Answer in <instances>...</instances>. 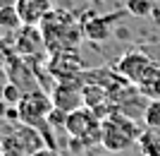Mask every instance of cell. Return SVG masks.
Instances as JSON below:
<instances>
[{
    "instance_id": "obj_10",
    "label": "cell",
    "mask_w": 160,
    "mask_h": 156,
    "mask_svg": "<svg viewBox=\"0 0 160 156\" xmlns=\"http://www.w3.org/2000/svg\"><path fill=\"white\" fill-rule=\"evenodd\" d=\"M115 14H105V17H93V19H86L81 24L84 29V36L91 41H105L110 36V27H112Z\"/></svg>"
},
{
    "instance_id": "obj_4",
    "label": "cell",
    "mask_w": 160,
    "mask_h": 156,
    "mask_svg": "<svg viewBox=\"0 0 160 156\" xmlns=\"http://www.w3.org/2000/svg\"><path fill=\"white\" fill-rule=\"evenodd\" d=\"M17 108H19L22 125L41 130L48 122V113L53 110V101H50V96H46L43 91H31V94L22 96V101L17 103Z\"/></svg>"
},
{
    "instance_id": "obj_14",
    "label": "cell",
    "mask_w": 160,
    "mask_h": 156,
    "mask_svg": "<svg viewBox=\"0 0 160 156\" xmlns=\"http://www.w3.org/2000/svg\"><path fill=\"white\" fill-rule=\"evenodd\" d=\"M22 27H24V24H22V17H19V12H17L14 3H10V5H5V7H0V29H7V31H19Z\"/></svg>"
},
{
    "instance_id": "obj_19",
    "label": "cell",
    "mask_w": 160,
    "mask_h": 156,
    "mask_svg": "<svg viewBox=\"0 0 160 156\" xmlns=\"http://www.w3.org/2000/svg\"><path fill=\"white\" fill-rule=\"evenodd\" d=\"M31 156H60V154H58V149H48V147H43V149H38L36 154H31Z\"/></svg>"
},
{
    "instance_id": "obj_6",
    "label": "cell",
    "mask_w": 160,
    "mask_h": 156,
    "mask_svg": "<svg viewBox=\"0 0 160 156\" xmlns=\"http://www.w3.org/2000/svg\"><path fill=\"white\" fill-rule=\"evenodd\" d=\"M153 65L155 62L148 53H143V51H129V53H124L120 60L115 62V72L120 77H124L127 82H132V84H139L141 77L146 75Z\"/></svg>"
},
{
    "instance_id": "obj_20",
    "label": "cell",
    "mask_w": 160,
    "mask_h": 156,
    "mask_svg": "<svg viewBox=\"0 0 160 156\" xmlns=\"http://www.w3.org/2000/svg\"><path fill=\"white\" fill-rule=\"evenodd\" d=\"M7 108H10V106H7V103H5V99H2V96H0V120H2V118H5Z\"/></svg>"
},
{
    "instance_id": "obj_12",
    "label": "cell",
    "mask_w": 160,
    "mask_h": 156,
    "mask_svg": "<svg viewBox=\"0 0 160 156\" xmlns=\"http://www.w3.org/2000/svg\"><path fill=\"white\" fill-rule=\"evenodd\" d=\"M17 132V137L22 139V144L27 147L29 154H36L38 149H43V144H46V139H43V135H41L36 127H29V125H22V127L14 130Z\"/></svg>"
},
{
    "instance_id": "obj_15",
    "label": "cell",
    "mask_w": 160,
    "mask_h": 156,
    "mask_svg": "<svg viewBox=\"0 0 160 156\" xmlns=\"http://www.w3.org/2000/svg\"><path fill=\"white\" fill-rule=\"evenodd\" d=\"M139 147L143 156H160V137L155 135V130H146L139 135Z\"/></svg>"
},
{
    "instance_id": "obj_3",
    "label": "cell",
    "mask_w": 160,
    "mask_h": 156,
    "mask_svg": "<svg viewBox=\"0 0 160 156\" xmlns=\"http://www.w3.org/2000/svg\"><path fill=\"white\" fill-rule=\"evenodd\" d=\"M65 132L69 137H79L84 139L86 147H93V144L103 142V127H100V118L96 116L91 108L81 106V108L72 110L67 116V127Z\"/></svg>"
},
{
    "instance_id": "obj_8",
    "label": "cell",
    "mask_w": 160,
    "mask_h": 156,
    "mask_svg": "<svg viewBox=\"0 0 160 156\" xmlns=\"http://www.w3.org/2000/svg\"><path fill=\"white\" fill-rule=\"evenodd\" d=\"M14 7L19 12L24 27H38L43 17L53 10L50 0H14Z\"/></svg>"
},
{
    "instance_id": "obj_11",
    "label": "cell",
    "mask_w": 160,
    "mask_h": 156,
    "mask_svg": "<svg viewBox=\"0 0 160 156\" xmlns=\"http://www.w3.org/2000/svg\"><path fill=\"white\" fill-rule=\"evenodd\" d=\"M136 89L146 96L148 101H160V65L158 62L141 77V82L136 84Z\"/></svg>"
},
{
    "instance_id": "obj_17",
    "label": "cell",
    "mask_w": 160,
    "mask_h": 156,
    "mask_svg": "<svg viewBox=\"0 0 160 156\" xmlns=\"http://www.w3.org/2000/svg\"><path fill=\"white\" fill-rule=\"evenodd\" d=\"M143 122L148 130H160V101H148L143 110Z\"/></svg>"
},
{
    "instance_id": "obj_1",
    "label": "cell",
    "mask_w": 160,
    "mask_h": 156,
    "mask_svg": "<svg viewBox=\"0 0 160 156\" xmlns=\"http://www.w3.org/2000/svg\"><path fill=\"white\" fill-rule=\"evenodd\" d=\"M43 43L50 53H60V51H77L79 41L84 39V29L81 24H77L69 12L65 10H50L43 17V22L38 24Z\"/></svg>"
},
{
    "instance_id": "obj_18",
    "label": "cell",
    "mask_w": 160,
    "mask_h": 156,
    "mask_svg": "<svg viewBox=\"0 0 160 156\" xmlns=\"http://www.w3.org/2000/svg\"><path fill=\"white\" fill-rule=\"evenodd\" d=\"M22 91H19V87L14 84V82H10V84H5L2 87V99H5V103L7 106H17V103L22 101Z\"/></svg>"
},
{
    "instance_id": "obj_21",
    "label": "cell",
    "mask_w": 160,
    "mask_h": 156,
    "mask_svg": "<svg viewBox=\"0 0 160 156\" xmlns=\"http://www.w3.org/2000/svg\"><path fill=\"white\" fill-rule=\"evenodd\" d=\"M5 65H7V53H5V51H0V72L5 70Z\"/></svg>"
},
{
    "instance_id": "obj_22",
    "label": "cell",
    "mask_w": 160,
    "mask_h": 156,
    "mask_svg": "<svg viewBox=\"0 0 160 156\" xmlns=\"http://www.w3.org/2000/svg\"><path fill=\"white\" fill-rule=\"evenodd\" d=\"M5 5H10V0H0V7H5Z\"/></svg>"
},
{
    "instance_id": "obj_2",
    "label": "cell",
    "mask_w": 160,
    "mask_h": 156,
    "mask_svg": "<svg viewBox=\"0 0 160 156\" xmlns=\"http://www.w3.org/2000/svg\"><path fill=\"white\" fill-rule=\"evenodd\" d=\"M100 127H103V147L108 151H124L129 149L134 142H139L141 127L136 125V120L120 110H112L108 118L100 120Z\"/></svg>"
},
{
    "instance_id": "obj_9",
    "label": "cell",
    "mask_w": 160,
    "mask_h": 156,
    "mask_svg": "<svg viewBox=\"0 0 160 156\" xmlns=\"http://www.w3.org/2000/svg\"><path fill=\"white\" fill-rule=\"evenodd\" d=\"M43 43V36H41V29L36 27H22L17 31V39H14V51L22 58H31L36 51Z\"/></svg>"
},
{
    "instance_id": "obj_5",
    "label": "cell",
    "mask_w": 160,
    "mask_h": 156,
    "mask_svg": "<svg viewBox=\"0 0 160 156\" xmlns=\"http://www.w3.org/2000/svg\"><path fill=\"white\" fill-rule=\"evenodd\" d=\"M81 82H84V75L79 79L72 82H58L55 89L50 91V101H53V108L62 110V113H72V110L81 108L84 106V91H81Z\"/></svg>"
},
{
    "instance_id": "obj_16",
    "label": "cell",
    "mask_w": 160,
    "mask_h": 156,
    "mask_svg": "<svg viewBox=\"0 0 160 156\" xmlns=\"http://www.w3.org/2000/svg\"><path fill=\"white\" fill-rule=\"evenodd\" d=\"M155 7V0H124V10L134 17H148Z\"/></svg>"
},
{
    "instance_id": "obj_7",
    "label": "cell",
    "mask_w": 160,
    "mask_h": 156,
    "mask_svg": "<svg viewBox=\"0 0 160 156\" xmlns=\"http://www.w3.org/2000/svg\"><path fill=\"white\" fill-rule=\"evenodd\" d=\"M48 72L55 77V82H72L84 75V65L77 51H60V53H53L48 62Z\"/></svg>"
},
{
    "instance_id": "obj_13",
    "label": "cell",
    "mask_w": 160,
    "mask_h": 156,
    "mask_svg": "<svg viewBox=\"0 0 160 156\" xmlns=\"http://www.w3.org/2000/svg\"><path fill=\"white\" fill-rule=\"evenodd\" d=\"M0 156H31V154H29L27 147L22 144L17 132H10L7 137L0 139Z\"/></svg>"
}]
</instances>
